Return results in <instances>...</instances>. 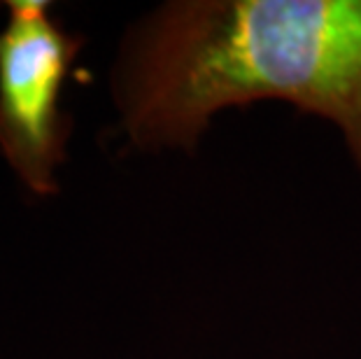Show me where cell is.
Wrapping results in <instances>:
<instances>
[{
  "instance_id": "6da1fadb",
  "label": "cell",
  "mask_w": 361,
  "mask_h": 359,
  "mask_svg": "<svg viewBox=\"0 0 361 359\" xmlns=\"http://www.w3.org/2000/svg\"><path fill=\"white\" fill-rule=\"evenodd\" d=\"M137 150H194L212 114L280 98L331 119L361 168V0H178L128 30L112 73Z\"/></svg>"
},
{
  "instance_id": "7a4b0ae2",
  "label": "cell",
  "mask_w": 361,
  "mask_h": 359,
  "mask_svg": "<svg viewBox=\"0 0 361 359\" xmlns=\"http://www.w3.org/2000/svg\"><path fill=\"white\" fill-rule=\"evenodd\" d=\"M0 28V157L35 198L61 192L73 117L61 108L66 80L84 49L47 0H7Z\"/></svg>"
}]
</instances>
